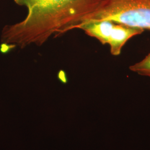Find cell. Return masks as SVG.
I'll list each match as a JSON object with an SVG mask.
<instances>
[{"mask_svg": "<svg viewBox=\"0 0 150 150\" xmlns=\"http://www.w3.org/2000/svg\"><path fill=\"white\" fill-rule=\"evenodd\" d=\"M25 7L21 21L7 25L2 31V51L18 47L40 46L90 23L105 0H14Z\"/></svg>", "mask_w": 150, "mask_h": 150, "instance_id": "6da1fadb", "label": "cell"}, {"mask_svg": "<svg viewBox=\"0 0 150 150\" xmlns=\"http://www.w3.org/2000/svg\"><path fill=\"white\" fill-rule=\"evenodd\" d=\"M103 20L150 31V0H105L92 22Z\"/></svg>", "mask_w": 150, "mask_h": 150, "instance_id": "7a4b0ae2", "label": "cell"}, {"mask_svg": "<svg viewBox=\"0 0 150 150\" xmlns=\"http://www.w3.org/2000/svg\"><path fill=\"white\" fill-rule=\"evenodd\" d=\"M81 30L103 45H108L111 54L115 56L121 54L123 46L129 40L144 31L107 20L92 22L85 25Z\"/></svg>", "mask_w": 150, "mask_h": 150, "instance_id": "3957f363", "label": "cell"}, {"mask_svg": "<svg viewBox=\"0 0 150 150\" xmlns=\"http://www.w3.org/2000/svg\"><path fill=\"white\" fill-rule=\"evenodd\" d=\"M129 70L139 75L150 77V52L144 59L131 65Z\"/></svg>", "mask_w": 150, "mask_h": 150, "instance_id": "277c9868", "label": "cell"}]
</instances>
